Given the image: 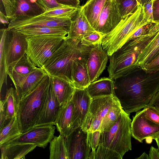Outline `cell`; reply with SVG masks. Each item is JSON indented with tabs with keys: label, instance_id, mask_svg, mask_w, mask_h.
Segmentation results:
<instances>
[{
	"label": "cell",
	"instance_id": "6da1fadb",
	"mask_svg": "<svg viewBox=\"0 0 159 159\" xmlns=\"http://www.w3.org/2000/svg\"><path fill=\"white\" fill-rule=\"evenodd\" d=\"M114 81V95L129 114L150 105L159 89V70L148 73L139 66Z\"/></svg>",
	"mask_w": 159,
	"mask_h": 159
},
{
	"label": "cell",
	"instance_id": "7a4b0ae2",
	"mask_svg": "<svg viewBox=\"0 0 159 159\" xmlns=\"http://www.w3.org/2000/svg\"><path fill=\"white\" fill-rule=\"evenodd\" d=\"M159 31V20L155 21L148 33L127 42L109 56V77L114 80L139 66V55Z\"/></svg>",
	"mask_w": 159,
	"mask_h": 159
},
{
	"label": "cell",
	"instance_id": "3957f363",
	"mask_svg": "<svg viewBox=\"0 0 159 159\" xmlns=\"http://www.w3.org/2000/svg\"><path fill=\"white\" fill-rule=\"evenodd\" d=\"M81 40L67 36L61 46L42 69L50 76L61 79L73 84L72 74L74 62L87 57L93 46L83 45L81 44Z\"/></svg>",
	"mask_w": 159,
	"mask_h": 159
},
{
	"label": "cell",
	"instance_id": "277c9868",
	"mask_svg": "<svg viewBox=\"0 0 159 159\" xmlns=\"http://www.w3.org/2000/svg\"><path fill=\"white\" fill-rule=\"evenodd\" d=\"M150 23L146 18L142 5H139L134 13L123 18L111 31L102 35V48L108 56H111L127 43L137 29Z\"/></svg>",
	"mask_w": 159,
	"mask_h": 159
},
{
	"label": "cell",
	"instance_id": "5b68a950",
	"mask_svg": "<svg viewBox=\"0 0 159 159\" xmlns=\"http://www.w3.org/2000/svg\"><path fill=\"white\" fill-rule=\"evenodd\" d=\"M50 78L47 74L35 88L20 100L17 116L22 133L34 126L46 98Z\"/></svg>",
	"mask_w": 159,
	"mask_h": 159
},
{
	"label": "cell",
	"instance_id": "8992f818",
	"mask_svg": "<svg viewBox=\"0 0 159 159\" xmlns=\"http://www.w3.org/2000/svg\"><path fill=\"white\" fill-rule=\"evenodd\" d=\"M131 120L123 109L117 121L109 130L101 132L99 145L110 149L122 157L132 149Z\"/></svg>",
	"mask_w": 159,
	"mask_h": 159
},
{
	"label": "cell",
	"instance_id": "52a82bcc",
	"mask_svg": "<svg viewBox=\"0 0 159 159\" xmlns=\"http://www.w3.org/2000/svg\"><path fill=\"white\" fill-rule=\"evenodd\" d=\"M67 36H26L27 44L26 54L35 66L42 69L52 56L61 46Z\"/></svg>",
	"mask_w": 159,
	"mask_h": 159
},
{
	"label": "cell",
	"instance_id": "ba28073f",
	"mask_svg": "<svg viewBox=\"0 0 159 159\" xmlns=\"http://www.w3.org/2000/svg\"><path fill=\"white\" fill-rule=\"evenodd\" d=\"M71 24L70 19L49 16L43 14L33 16H18L10 19L7 29L47 27L61 29L69 33Z\"/></svg>",
	"mask_w": 159,
	"mask_h": 159
},
{
	"label": "cell",
	"instance_id": "9c48e42d",
	"mask_svg": "<svg viewBox=\"0 0 159 159\" xmlns=\"http://www.w3.org/2000/svg\"><path fill=\"white\" fill-rule=\"evenodd\" d=\"M117 99L114 94L93 98L82 129L88 132L99 131L102 120Z\"/></svg>",
	"mask_w": 159,
	"mask_h": 159
},
{
	"label": "cell",
	"instance_id": "30bf717a",
	"mask_svg": "<svg viewBox=\"0 0 159 159\" xmlns=\"http://www.w3.org/2000/svg\"><path fill=\"white\" fill-rule=\"evenodd\" d=\"M55 129L56 127L52 125L34 127L4 145L17 143H30L44 148L55 137Z\"/></svg>",
	"mask_w": 159,
	"mask_h": 159
},
{
	"label": "cell",
	"instance_id": "8fae6325",
	"mask_svg": "<svg viewBox=\"0 0 159 159\" xmlns=\"http://www.w3.org/2000/svg\"><path fill=\"white\" fill-rule=\"evenodd\" d=\"M88 134V132L79 126L66 138L69 159H89L91 149Z\"/></svg>",
	"mask_w": 159,
	"mask_h": 159
},
{
	"label": "cell",
	"instance_id": "7c38bea8",
	"mask_svg": "<svg viewBox=\"0 0 159 159\" xmlns=\"http://www.w3.org/2000/svg\"><path fill=\"white\" fill-rule=\"evenodd\" d=\"M132 136L140 142L144 139H152L159 134V125L147 119L143 110L133 117L131 124Z\"/></svg>",
	"mask_w": 159,
	"mask_h": 159
},
{
	"label": "cell",
	"instance_id": "4fadbf2b",
	"mask_svg": "<svg viewBox=\"0 0 159 159\" xmlns=\"http://www.w3.org/2000/svg\"><path fill=\"white\" fill-rule=\"evenodd\" d=\"M50 77L49 84L46 98L34 127L55 125L61 107L55 93L52 78L50 76Z\"/></svg>",
	"mask_w": 159,
	"mask_h": 159
},
{
	"label": "cell",
	"instance_id": "5bb4252c",
	"mask_svg": "<svg viewBox=\"0 0 159 159\" xmlns=\"http://www.w3.org/2000/svg\"><path fill=\"white\" fill-rule=\"evenodd\" d=\"M122 19L116 0H108L100 15L95 30L103 35L113 30Z\"/></svg>",
	"mask_w": 159,
	"mask_h": 159
},
{
	"label": "cell",
	"instance_id": "9a60e30c",
	"mask_svg": "<svg viewBox=\"0 0 159 159\" xmlns=\"http://www.w3.org/2000/svg\"><path fill=\"white\" fill-rule=\"evenodd\" d=\"M108 57L102 48L101 42L91 47L87 60L91 83L98 80L105 69Z\"/></svg>",
	"mask_w": 159,
	"mask_h": 159
},
{
	"label": "cell",
	"instance_id": "2e32d148",
	"mask_svg": "<svg viewBox=\"0 0 159 159\" xmlns=\"http://www.w3.org/2000/svg\"><path fill=\"white\" fill-rule=\"evenodd\" d=\"M71 98L74 105L72 120L73 131L77 127L82 126L89 112L92 98L86 89H75Z\"/></svg>",
	"mask_w": 159,
	"mask_h": 159
},
{
	"label": "cell",
	"instance_id": "e0dca14e",
	"mask_svg": "<svg viewBox=\"0 0 159 159\" xmlns=\"http://www.w3.org/2000/svg\"><path fill=\"white\" fill-rule=\"evenodd\" d=\"M11 31V35L7 50V66L13 68L26 54L27 47L26 37L14 30Z\"/></svg>",
	"mask_w": 159,
	"mask_h": 159
},
{
	"label": "cell",
	"instance_id": "ac0fdd59",
	"mask_svg": "<svg viewBox=\"0 0 159 159\" xmlns=\"http://www.w3.org/2000/svg\"><path fill=\"white\" fill-rule=\"evenodd\" d=\"M47 74L38 67L28 75L12 80L20 99L35 88Z\"/></svg>",
	"mask_w": 159,
	"mask_h": 159
},
{
	"label": "cell",
	"instance_id": "d6986e66",
	"mask_svg": "<svg viewBox=\"0 0 159 159\" xmlns=\"http://www.w3.org/2000/svg\"><path fill=\"white\" fill-rule=\"evenodd\" d=\"M95 31L85 16L81 7L77 14L71 19L70 28L67 36L82 39Z\"/></svg>",
	"mask_w": 159,
	"mask_h": 159
},
{
	"label": "cell",
	"instance_id": "ffe728a7",
	"mask_svg": "<svg viewBox=\"0 0 159 159\" xmlns=\"http://www.w3.org/2000/svg\"><path fill=\"white\" fill-rule=\"evenodd\" d=\"M74 108V104L71 98L66 104L61 107L55 122L57 131L65 138L73 131Z\"/></svg>",
	"mask_w": 159,
	"mask_h": 159
},
{
	"label": "cell",
	"instance_id": "44dd1931",
	"mask_svg": "<svg viewBox=\"0 0 159 159\" xmlns=\"http://www.w3.org/2000/svg\"><path fill=\"white\" fill-rule=\"evenodd\" d=\"M11 31L7 28L0 30V89L4 83L7 84V77L9 73L7 66V50Z\"/></svg>",
	"mask_w": 159,
	"mask_h": 159
},
{
	"label": "cell",
	"instance_id": "7402d4cb",
	"mask_svg": "<svg viewBox=\"0 0 159 159\" xmlns=\"http://www.w3.org/2000/svg\"><path fill=\"white\" fill-rule=\"evenodd\" d=\"M87 57L76 60L74 63L72 77L75 89H86L91 83L87 65Z\"/></svg>",
	"mask_w": 159,
	"mask_h": 159
},
{
	"label": "cell",
	"instance_id": "603a6c76",
	"mask_svg": "<svg viewBox=\"0 0 159 159\" xmlns=\"http://www.w3.org/2000/svg\"><path fill=\"white\" fill-rule=\"evenodd\" d=\"M37 145L30 143H17L0 146L1 159H24Z\"/></svg>",
	"mask_w": 159,
	"mask_h": 159
},
{
	"label": "cell",
	"instance_id": "cb8c5ba5",
	"mask_svg": "<svg viewBox=\"0 0 159 159\" xmlns=\"http://www.w3.org/2000/svg\"><path fill=\"white\" fill-rule=\"evenodd\" d=\"M114 80L104 77L91 82L86 89L93 99L114 94Z\"/></svg>",
	"mask_w": 159,
	"mask_h": 159
},
{
	"label": "cell",
	"instance_id": "d4e9b609",
	"mask_svg": "<svg viewBox=\"0 0 159 159\" xmlns=\"http://www.w3.org/2000/svg\"><path fill=\"white\" fill-rule=\"evenodd\" d=\"M51 77L55 95L61 106L64 105L71 98L75 89L73 85L69 82L58 78Z\"/></svg>",
	"mask_w": 159,
	"mask_h": 159
},
{
	"label": "cell",
	"instance_id": "484cf974",
	"mask_svg": "<svg viewBox=\"0 0 159 159\" xmlns=\"http://www.w3.org/2000/svg\"><path fill=\"white\" fill-rule=\"evenodd\" d=\"M108 0H88L81 6L85 16L92 27L96 29L99 16Z\"/></svg>",
	"mask_w": 159,
	"mask_h": 159
},
{
	"label": "cell",
	"instance_id": "4316f807",
	"mask_svg": "<svg viewBox=\"0 0 159 159\" xmlns=\"http://www.w3.org/2000/svg\"><path fill=\"white\" fill-rule=\"evenodd\" d=\"M17 7L14 17L18 16H38L45 11L37 0H16Z\"/></svg>",
	"mask_w": 159,
	"mask_h": 159
},
{
	"label": "cell",
	"instance_id": "83f0119b",
	"mask_svg": "<svg viewBox=\"0 0 159 159\" xmlns=\"http://www.w3.org/2000/svg\"><path fill=\"white\" fill-rule=\"evenodd\" d=\"M159 54V31L142 50L137 63L143 67Z\"/></svg>",
	"mask_w": 159,
	"mask_h": 159
},
{
	"label": "cell",
	"instance_id": "f1b7e54d",
	"mask_svg": "<svg viewBox=\"0 0 159 159\" xmlns=\"http://www.w3.org/2000/svg\"><path fill=\"white\" fill-rule=\"evenodd\" d=\"M0 130V146L7 143L22 133L17 116L12 118Z\"/></svg>",
	"mask_w": 159,
	"mask_h": 159
},
{
	"label": "cell",
	"instance_id": "f546056e",
	"mask_svg": "<svg viewBox=\"0 0 159 159\" xmlns=\"http://www.w3.org/2000/svg\"><path fill=\"white\" fill-rule=\"evenodd\" d=\"M50 159H69L66 138L60 134L50 143Z\"/></svg>",
	"mask_w": 159,
	"mask_h": 159
},
{
	"label": "cell",
	"instance_id": "4dcf8cb0",
	"mask_svg": "<svg viewBox=\"0 0 159 159\" xmlns=\"http://www.w3.org/2000/svg\"><path fill=\"white\" fill-rule=\"evenodd\" d=\"M12 30L26 37L47 35L67 36L68 34V32L61 29L47 27H25Z\"/></svg>",
	"mask_w": 159,
	"mask_h": 159
},
{
	"label": "cell",
	"instance_id": "1f68e13d",
	"mask_svg": "<svg viewBox=\"0 0 159 159\" xmlns=\"http://www.w3.org/2000/svg\"><path fill=\"white\" fill-rule=\"evenodd\" d=\"M38 68L32 63L26 54L13 68L9 69L8 76L12 80L28 75Z\"/></svg>",
	"mask_w": 159,
	"mask_h": 159
},
{
	"label": "cell",
	"instance_id": "d6a6232c",
	"mask_svg": "<svg viewBox=\"0 0 159 159\" xmlns=\"http://www.w3.org/2000/svg\"><path fill=\"white\" fill-rule=\"evenodd\" d=\"M20 100L15 89L11 87L7 89L3 101L7 118L9 120L17 116Z\"/></svg>",
	"mask_w": 159,
	"mask_h": 159
},
{
	"label": "cell",
	"instance_id": "836d02e7",
	"mask_svg": "<svg viewBox=\"0 0 159 159\" xmlns=\"http://www.w3.org/2000/svg\"><path fill=\"white\" fill-rule=\"evenodd\" d=\"M122 109L117 99L102 120L99 131L106 132L109 130L117 121Z\"/></svg>",
	"mask_w": 159,
	"mask_h": 159
},
{
	"label": "cell",
	"instance_id": "e575fe53",
	"mask_svg": "<svg viewBox=\"0 0 159 159\" xmlns=\"http://www.w3.org/2000/svg\"><path fill=\"white\" fill-rule=\"evenodd\" d=\"M65 7L53 10L45 11L43 14L47 16L71 19L78 12L81 8Z\"/></svg>",
	"mask_w": 159,
	"mask_h": 159
},
{
	"label": "cell",
	"instance_id": "d590c367",
	"mask_svg": "<svg viewBox=\"0 0 159 159\" xmlns=\"http://www.w3.org/2000/svg\"><path fill=\"white\" fill-rule=\"evenodd\" d=\"M122 19L134 13L139 4L136 0H116Z\"/></svg>",
	"mask_w": 159,
	"mask_h": 159
},
{
	"label": "cell",
	"instance_id": "8d00e7d4",
	"mask_svg": "<svg viewBox=\"0 0 159 159\" xmlns=\"http://www.w3.org/2000/svg\"><path fill=\"white\" fill-rule=\"evenodd\" d=\"M122 157L117 152L99 144L96 151L95 159H122Z\"/></svg>",
	"mask_w": 159,
	"mask_h": 159
},
{
	"label": "cell",
	"instance_id": "74e56055",
	"mask_svg": "<svg viewBox=\"0 0 159 159\" xmlns=\"http://www.w3.org/2000/svg\"><path fill=\"white\" fill-rule=\"evenodd\" d=\"M100 133L99 131L88 132L89 143L92 150L89 159H95L96 151L99 145Z\"/></svg>",
	"mask_w": 159,
	"mask_h": 159
},
{
	"label": "cell",
	"instance_id": "f35d334b",
	"mask_svg": "<svg viewBox=\"0 0 159 159\" xmlns=\"http://www.w3.org/2000/svg\"><path fill=\"white\" fill-rule=\"evenodd\" d=\"M1 4L4 9L5 15L11 19L14 17L17 7L16 0H0Z\"/></svg>",
	"mask_w": 159,
	"mask_h": 159
},
{
	"label": "cell",
	"instance_id": "ab89813d",
	"mask_svg": "<svg viewBox=\"0 0 159 159\" xmlns=\"http://www.w3.org/2000/svg\"><path fill=\"white\" fill-rule=\"evenodd\" d=\"M102 35L95 31L84 37L81 40V44L83 45L92 46L102 43Z\"/></svg>",
	"mask_w": 159,
	"mask_h": 159
},
{
	"label": "cell",
	"instance_id": "60d3db41",
	"mask_svg": "<svg viewBox=\"0 0 159 159\" xmlns=\"http://www.w3.org/2000/svg\"><path fill=\"white\" fill-rule=\"evenodd\" d=\"M143 110L147 119L159 125V112L154 107L148 105Z\"/></svg>",
	"mask_w": 159,
	"mask_h": 159
},
{
	"label": "cell",
	"instance_id": "b9f144b4",
	"mask_svg": "<svg viewBox=\"0 0 159 159\" xmlns=\"http://www.w3.org/2000/svg\"><path fill=\"white\" fill-rule=\"evenodd\" d=\"M45 11H48L65 7L58 3L56 0H37Z\"/></svg>",
	"mask_w": 159,
	"mask_h": 159
},
{
	"label": "cell",
	"instance_id": "7bdbcfd3",
	"mask_svg": "<svg viewBox=\"0 0 159 159\" xmlns=\"http://www.w3.org/2000/svg\"><path fill=\"white\" fill-rule=\"evenodd\" d=\"M154 0H150L142 5L146 18L148 22H153V4Z\"/></svg>",
	"mask_w": 159,
	"mask_h": 159
},
{
	"label": "cell",
	"instance_id": "ee69618b",
	"mask_svg": "<svg viewBox=\"0 0 159 159\" xmlns=\"http://www.w3.org/2000/svg\"><path fill=\"white\" fill-rule=\"evenodd\" d=\"M142 68L148 73L154 72L159 70V54Z\"/></svg>",
	"mask_w": 159,
	"mask_h": 159
},
{
	"label": "cell",
	"instance_id": "f6af8a7d",
	"mask_svg": "<svg viewBox=\"0 0 159 159\" xmlns=\"http://www.w3.org/2000/svg\"><path fill=\"white\" fill-rule=\"evenodd\" d=\"M0 129L7 125L9 122L7 118L3 100L0 99Z\"/></svg>",
	"mask_w": 159,
	"mask_h": 159
},
{
	"label": "cell",
	"instance_id": "bcb514c9",
	"mask_svg": "<svg viewBox=\"0 0 159 159\" xmlns=\"http://www.w3.org/2000/svg\"><path fill=\"white\" fill-rule=\"evenodd\" d=\"M59 4L70 7H80V0H56Z\"/></svg>",
	"mask_w": 159,
	"mask_h": 159
},
{
	"label": "cell",
	"instance_id": "7dc6e473",
	"mask_svg": "<svg viewBox=\"0 0 159 159\" xmlns=\"http://www.w3.org/2000/svg\"><path fill=\"white\" fill-rule=\"evenodd\" d=\"M154 21L159 20V0H154L153 4Z\"/></svg>",
	"mask_w": 159,
	"mask_h": 159
},
{
	"label": "cell",
	"instance_id": "c3c4849f",
	"mask_svg": "<svg viewBox=\"0 0 159 159\" xmlns=\"http://www.w3.org/2000/svg\"><path fill=\"white\" fill-rule=\"evenodd\" d=\"M149 159H159V151L158 149L152 146L149 151Z\"/></svg>",
	"mask_w": 159,
	"mask_h": 159
},
{
	"label": "cell",
	"instance_id": "681fc988",
	"mask_svg": "<svg viewBox=\"0 0 159 159\" xmlns=\"http://www.w3.org/2000/svg\"><path fill=\"white\" fill-rule=\"evenodd\" d=\"M149 105L154 107L159 112V89Z\"/></svg>",
	"mask_w": 159,
	"mask_h": 159
},
{
	"label": "cell",
	"instance_id": "f907efd6",
	"mask_svg": "<svg viewBox=\"0 0 159 159\" xmlns=\"http://www.w3.org/2000/svg\"><path fill=\"white\" fill-rule=\"evenodd\" d=\"M9 19L4 13L0 11V21L1 24L6 26L7 24H9Z\"/></svg>",
	"mask_w": 159,
	"mask_h": 159
},
{
	"label": "cell",
	"instance_id": "816d5d0a",
	"mask_svg": "<svg viewBox=\"0 0 159 159\" xmlns=\"http://www.w3.org/2000/svg\"><path fill=\"white\" fill-rule=\"evenodd\" d=\"M138 159H149L148 155L145 152L143 153L139 157L137 158Z\"/></svg>",
	"mask_w": 159,
	"mask_h": 159
},
{
	"label": "cell",
	"instance_id": "f5cc1de1",
	"mask_svg": "<svg viewBox=\"0 0 159 159\" xmlns=\"http://www.w3.org/2000/svg\"><path fill=\"white\" fill-rule=\"evenodd\" d=\"M157 143L158 147V149L159 151V134L157 135L154 139Z\"/></svg>",
	"mask_w": 159,
	"mask_h": 159
},
{
	"label": "cell",
	"instance_id": "db71d44e",
	"mask_svg": "<svg viewBox=\"0 0 159 159\" xmlns=\"http://www.w3.org/2000/svg\"><path fill=\"white\" fill-rule=\"evenodd\" d=\"M150 0H142V5L147 3Z\"/></svg>",
	"mask_w": 159,
	"mask_h": 159
},
{
	"label": "cell",
	"instance_id": "11a10c76",
	"mask_svg": "<svg viewBox=\"0 0 159 159\" xmlns=\"http://www.w3.org/2000/svg\"></svg>",
	"mask_w": 159,
	"mask_h": 159
}]
</instances>
